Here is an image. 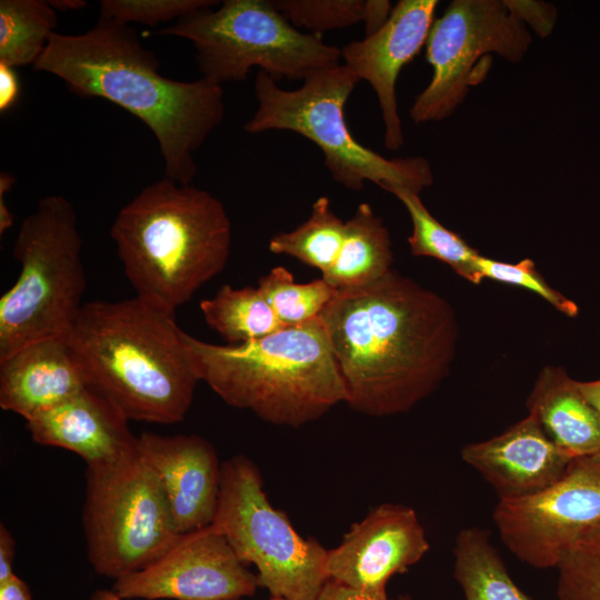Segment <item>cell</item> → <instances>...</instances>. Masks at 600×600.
Instances as JSON below:
<instances>
[{
    "label": "cell",
    "mask_w": 600,
    "mask_h": 600,
    "mask_svg": "<svg viewBox=\"0 0 600 600\" xmlns=\"http://www.w3.org/2000/svg\"><path fill=\"white\" fill-rule=\"evenodd\" d=\"M347 391L346 403L370 417L408 412L449 374L458 324L450 303L390 270L337 290L320 313Z\"/></svg>",
    "instance_id": "cell-1"
},
{
    "label": "cell",
    "mask_w": 600,
    "mask_h": 600,
    "mask_svg": "<svg viewBox=\"0 0 600 600\" xmlns=\"http://www.w3.org/2000/svg\"><path fill=\"white\" fill-rule=\"evenodd\" d=\"M159 60L129 24L100 17L83 33H52L33 69L61 79L76 94L102 98L141 120L158 141L166 178L189 186L193 154L224 114L221 84L186 82L159 72Z\"/></svg>",
    "instance_id": "cell-2"
},
{
    "label": "cell",
    "mask_w": 600,
    "mask_h": 600,
    "mask_svg": "<svg viewBox=\"0 0 600 600\" xmlns=\"http://www.w3.org/2000/svg\"><path fill=\"white\" fill-rule=\"evenodd\" d=\"M176 312L134 296L82 304L66 334L88 386L128 420L180 422L200 381Z\"/></svg>",
    "instance_id": "cell-3"
},
{
    "label": "cell",
    "mask_w": 600,
    "mask_h": 600,
    "mask_svg": "<svg viewBox=\"0 0 600 600\" xmlns=\"http://www.w3.org/2000/svg\"><path fill=\"white\" fill-rule=\"evenodd\" d=\"M110 236L136 296L171 312L230 257L231 223L222 202L166 177L119 210Z\"/></svg>",
    "instance_id": "cell-4"
},
{
    "label": "cell",
    "mask_w": 600,
    "mask_h": 600,
    "mask_svg": "<svg viewBox=\"0 0 600 600\" xmlns=\"http://www.w3.org/2000/svg\"><path fill=\"white\" fill-rule=\"evenodd\" d=\"M184 339L199 380L227 404L268 423L299 428L346 403L320 317L240 344H213L187 332Z\"/></svg>",
    "instance_id": "cell-5"
},
{
    "label": "cell",
    "mask_w": 600,
    "mask_h": 600,
    "mask_svg": "<svg viewBox=\"0 0 600 600\" xmlns=\"http://www.w3.org/2000/svg\"><path fill=\"white\" fill-rule=\"evenodd\" d=\"M359 80L343 64L319 70L300 88H280L258 71L253 117L244 124L249 133L288 130L319 147L332 179L352 191L371 181L392 194L408 190L419 194L433 182L429 162L422 157L387 159L358 142L351 134L344 106Z\"/></svg>",
    "instance_id": "cell-6"
},
{
    "label": "cell",
    "mask_w": 600,
    "mask_h": 600,
    "mask_svg": "<svg viewBox=\"0 0 600 600\" xmlns=\"http://www.w3.org/2000/svg\"><path fill=\"white\" fill-rule=\"evenodd\" d=\"M81 246L76 210L62 196L40 199L23 219L12 250L20 272L0 298V360L69 332L86 291Z\"/></svg>",
    "instance_id": "cell-7"
},
{
    "label": "cell",
    "mask_w": 600,
    "mask_h": 600,
    "mask_svg": "<svg viewBox=\"0 0 600 600\" xmlns=\"http://www.w3.org/2000/svg\"><path fill=\"white\" fill-rule=\"evenodd\" d=\"M157 33L192 42L202 78L218 84L244 80L252 68L277 82L304 80L341 59L340 48L324 43L322 34L299 31L270 0H226Z\"/></svg>",
    "instance_id": "cell-8"
},
{
    "label": "cell",
    "mask_w": 600,
    "mask_h": 600,
    "mask_svg": "<svg viewBox=\"0 0 600 600\" xmlns=\"http://www.w3.org/2000/svg\"><path fill=\"white\" fill-rule=\"evenodd\" d=\"M84 477L82 530L96 573L117 580L139 571L182 534L158 477L138 452L87 466Z\"/></svg>",
    "instance_id": "cell-9"
},
{
    "label": "cell",
    "mask_w": 600,
    "mask_h": 600,
    "mask_svg": "<svg viewBox=\"0 0 600 600\" xmlns=\"http://www.w3.org/2000/svg\"><path fill=\"white\" fill-rule=\"evenodd\" d=\"M238 558L257 568L260 588L284 600H316L329 579L328 550L303 538L263 489L258 466L236 454L221 466V483L212 523Z\"/></svg>",
    "instance_id": "cell-10"
},
{
    "label": "cell",
    "mask_w": 600,
    "mask_h": 600,
    "mask_svg": "<svg viewBox=\"0 0 600 600\" xmlns=\"http://www.w3.org/2000/svg\"><path fill=\"white\" fill-rule=\"evenodd\" d=\"M531 43L513 0H454L436 19L426 41L432 78L417 96L410 116L416 123L440 121L478 82L476 63L490 52L517 62Z\"/></svg>",
    "instance_id": "cell-11"
},
{
    "label": "cell",
    "mask_w": 600,
    "mask_h": 600,
    "mask_svg": "<svg viewBox=\"0 0 600 600\" xmlns=\"http://www.w3.org/2000/svg\"><path fill=\"white\" fill-rule=\"evenodd\" d=\"M492 518L521 562L556 569L564 552L600 523V453L572 459L561 478L538 493L499 500Z\"/></svg>",
    "instance_id": "cell-12"
},
{
    "label": "cell",
    "mask_w": 600,
    "mask_h": 600,
    "mask_svg": "<svg viewBox=\"0 0 600 600\" xmlns=\"http://www.w3.org/2000/svg\"><path fill=\"white\" fill-rule=\"evenodd\" d=\"M251 572L213 526L182 533L146 568L114 580L121 599L240 600L259 589Z\"/></svg>",
    "instance_id": "cell-13"
},
{
    "label": "cell",
    "mask_w": 600,
    "mask_h": 600,
    "mask_svg": "<svg viewBox=\"0 0 600 600\" xmlns=\"http://www.w3.org/2000/svg\"><path fill=\"white\" fill-rule=\"evenodd\" d=\"M417 512L401 503H381L351 524L341 542L328 550L329 579L359 591L387 594L389 580L419 562L429 551Z\"/></svg>",
    "instance_id": "cell-14"
},
{
    "label": "cell",
    "mask_w": 600,
    "mask_h": 600,
    "mask_svg": "<svg viewBox=\"0 0 600 600\" xmlns=\"http://www.w3.org/2000/svg\"><path fill=\"white\" fill-rule=\"evenodd\" d=\"M437 6V0H400L376 32L341 48L343 66L359 81L369 82L377 94L384 123V146L389 150L403 144L397 79L426 44Z\"/></svg>",
    "instance_id": "cell-15"
},
{
    "label": "cell",
    "mask_w": 600,
    "mask_h": 600,
    "mask_svg": "<svg viewBox=\"0 0 600 600\" xmlns=\"http://www.w3.org/2000/svg\"><path fill=\"white\" fill-rule=\"evenodd\" d=\"M137 450L158 477L180 533L210 526L221 483L216 448L196 434L162 436L143 431Z\"/></svg>",
    "instance_id": "cell-16"
},
{
    "label": "cell",
    "mask_w": 600,
    "mask_h": 600,
    "mask_svg": "<svg viewBox=\"0 0 600 600\" xmlns=\"http://www.w3.org/2000/svg\"><path fill=\"white\" fill-rule=\"evenodd\" d=\"M460 454L492 487L499 500L542 491L561 478L572 460L531 413L498 436L466 444Z\"/></svg>",
    "instance_id": "cell-17"
},
{
    "label": "cell",
    "mask_w": 600,
    "mask_h": 600,
    "mask_svg": "<svg viewBox=\"0 0 600 600\" xmlns=\"http://www.w3.org/2000/svg\"><path fill=\"white\" fill-rule=\"evenodd\" d=\"M128 418L87 386L57 407L27 421L32 440L69 450L87 466L118 461L138 452Z\"/></svg>",
    "instance_id": "cell-18"
},
{
    "label": "cell",
    "mask_w": 600,
    "mask_h": 600,
    "mask_svg": "<svg viewBox=\"0 0 600 600\" xmlns=\"http://www.w3.org/2000/svg\"><path fill=\"white\" fill-rule=\"evenodd\" d=\"M87 386L83 367L66 337L32 342L0 360V407L26 421Z\"/></svg>",
    "instance_id": "cell-19"
},
{
    "label": "cell",
    "mask_w": 600,
    "mask_h": 600,
    "mask_svg": "<svg viewBox=\"0 0 600 600\" xmlns=\"http://www.w3.org/2000/svg\"><path fill=\"white\" fill-rule=\"evenodd\" d=\"M547 436L570 459L600 453V414L559 367H544L527 400Z\"/></svg>",
    "instance_id": "cell-20"
},
{
    "label": "cell",
    "mask_w": 600,
    "mask_h": 600,
    "mask_svg": "<svg viewBox=\"0 0 600 600\" xmlns=\"http://www.w3.org/2000/svg\"><path fill=\"white\" fill-rule=\"evenodd\" d=\"M393 253L387 227L371 206L362 202L346 221L340 253L322 279L336 290L367 286L391 270Z\"/></svg>",
    "instance_id": "cell-21"
},
{
    "label": "cell",
    "mask_w": 600,
    "mask_h": 600,
    "mask_svg": "<svg viewBox=\"0 0 600 600\" xmlns=\"http://www.w3.org/2000/svg\"><path fill=\"white\" fill-rule=\"evenodd\" d=\"M453 558V577L466 600H530L510 577L488 530L459 531Z\"/></svg>",
    "instance_id": "cell-22"
},
{
    "label": "cell",
    "mask_w": 600,
    "mask_h": 600,
    "mask_svg": "<svg viewBox=\"0 0 600 600\" xmlns=\"http://www.w3.org/2000/svg\"><path fill=\"white\" fill-rule=\"evenodd\" d=\"M207 324L227 344H240L263 338L284 328L258 288L223 284L212 298L200 302Z\"/></svg>",
    "instance_id": "cell-23"
},
{
    "label": "cell",
    "mask_w": 600,
    "mask_h": 600,
    "mask_svg": "<svg viewBox=\"0 0 600 600\" xmlns=\"http://www.w3.org/2000/svg\"><path fill=\"white\" fill-rule=\"evenodd\" d=\"M57 24V11L49 1L1 0L0 62L13 68L33 67Z\"/></svg>",
    "instance_id": "cell-24"
},
{
    "label": "cell",
    "mask_w": 600,
    "mask_h": 600,
    "mask_svg": "<svg viewBox=\"0 0 600 600\" xmlns=\"http://www.w3.org/2000/svg\"><path fill=\"white\" fill-rule=\"evenodd\" d=\"M346 236V221L337 216L328 197L318 198L310 217L289 232L271 237L269 250L293 257L303 264L328 272L336 262Z\"/></svg>",
    "instance_id": "cell-25"
},
{
    "label": "cell",
    "mask_w": 600,
    "mask_h": 600,
    "mask_svg": "<svg viewBox=\"0 0 600 600\" xmlns=\"http://www.w3.org/2000/svg\"><path fill=\"white\" fill-rule=\"evenodd\" d=\"M394 196L403 203L412 222V233L408 239L411 253L440 260L468 281L480 283L476 270V260L480 256L478 251L442 226L429 212L419 194L398 190Z\"/></svg>",
    "instance_id": "cell-26"
},
{
    "label": "cell",
    "mask_w": 600,
    "mask_h": 600,
    "mask_svg": "<svg viewBox=\"0 0 600 600\" xmlns=\"http://www.w3.org/2000/svg\"><path fill=\"white\" fill-rule=\"evenodd\" d=\"M257 288L283 327L317 319L337 292L322 278L297 283L284 267H276L262 276Z\"/></svg>",
    "instance_id": "cell-27"
},
{
    "label": "cell",
    "mask_w": 600,
    "mask_h": 600,
    "mask_svg": "<svg viewBox=\"0 0 600 600\" xmlns=\"http://www.w3.org/2000/svg\"><path fill=\"white\" fill-rule=\"evenodd\" d=\"M556 569L557 600H600V523L564 552Z\"/></svg>",
    "instance_id": "cell-28"
},
{
    "label": "cell",
    "mask_w": 600,
    "mask_h": 600,
    "mask_svg": "<svg viewBox=\"0 0 600 600\" xmlns=\"http://www.w3.org/2000/svg\"><path fill=\"white\" fill-rule=\"evenodd\" d=\"M293 27L311 33L342 29L366 22L369 0H270Z\"/></svg>",
    "instance_id": "cell-29"
},
{
    "label": "cell",
    "mask_w": 600,
    "mask_h": 600,
    "mask_svg": "<svg viewBox=\"0 0 600 600\" xmlns=\"http://www.w3.org/2000/svg\"><path fill=\"white\" fill-rule=\"evenodd\" d=\"M218 3L212 0H102L100 17L122 24L137 22L153 27Z\"/></svg>",
    "instance_id": "cell-30"
},
{
    "label": "cell",
    "mask_w": 600,
    "mask_h": 600,
    "mask_svg": "<svg viewBox=\"0 0 600 600\" xmlns=\"http://www.w3.org/2000/svg\"><path fill=\"white\" fill-rule=\"evenodd\" d=\"M476 270L480 281L487 278L526 288L568 317H576L579 312L578 306L573 301L546 282L530 259H523L518 263H508L480 254L476 260Z\"/></svg>",
    "instance_id": "cell-31"
},
{
    "label": "cell",
    "mask_w": 600,
    "mask_h": 600,
    "mask_svg": "<svg viewBox=\"0 0 600 600\" xmlns=\"http://www.w3.org/2000/svg\"><path fill=\"white\" fill-rule=\"evenodd\" d=\"M316 600H393L388 594L376 596L359 591L337 580L328 579Z\"/></svg>",
    "instance_id": "cell-32"
},
{
    "label": "cell",
    "mask_w": 600,
    "mask_h": 600,
    "mask_svg": "<svg viewBox=\"0 0 600 600\" xmlns=\"http://www.w3.org/2000/svg\"><path fill=\"white\" fill-rule=\"evenodd\" d=\"M20 94V82L16 68L0 62V112L11 109Z\"/></svg>",
    "instance_id": "cell-33"
},
{
    "label": "cell",
    "mask_w": 600,
    "mask_h": 600,
    "mask_svg": "<svg viewBox=\"0 0 600 600\" xmlns=\"http://www.w3.org/2000/svg\"><path fill=\"white\" fill-rule=\"evenodd\" d=\"M16 554V541L9 529L0 524V584L10 580L16 573L13 562Z\"/></svg>",
    "instance_id": "cell-34"
},
{
    "label": "cell",
    "mask_w": 600,
    "mask_h": 600,
    "mask_svg": "<svg viewBox=\"0 0 600 600\" xmlns=\"http://www.w3.org/2000/svg\"><path fill=\"white\" fill-rule=\"evenodd\" d=\"M16 182L13 174L7 171L0 173V234L9 230L13 223V216L6 203V194Z\"/></svg>",
    "instance_id": "cell-35"
},
{
    "label": "cell",
    "mask_w": 600,
    "mask_h": 600,
    "mask_svg": "<svg viewBox=\"0 0 600 600\" xmlns=\"http://www.w3.org/2000/svg\"><path fill=\"white\" fill-rule=\"evenodd\" d=\"M0 600H32L28 584L14 574L10 580L0 584Z\"/></svg>",
    "instance_id": "cell-36"
},
{
    "label": "cell",
    "mask_w": 600,
    "mask_h": 600,
    "mask_svg": "<svg viewBox=\"0 0 600 600\" xmlns=\"http://www.w3.org/2000/svg\"><path fill=\"white\" fill-rule=\"evenodd\" d=\"M577 387L583 398L600 414V379L594 381H577Z\"/></svg>",
    "instance_id": "cell-37"
},
{
    "label": "cell",
    "mask_w": 600,
    "mask_h": 600,
    "mask_svg": "<svg viewBox=\"0 0 600 600\" xmlns=\"http://www.w3.org/2000/svg\"><path fill=\"white\" fill-rule=\"evenodd\" d=\"M50 6L57 11L77 10L86 7L87 2L83 0H50Z\"/></svg>",
    "instance_id": "cell-38"
},
{
    "label": "cell",
    "mask_w": 600,
    "mask_h": 600,
    "mask_svg": "<svg viewBox=\"0 0 600 600\" xmlns=\"http://www.w3.org/2000/svg\"><path fill=\"white\" fill-rule=\"evenodd\" d=\"M90 600H123L112 590H97L90 597Z\"/></svg>",
    "instance_id": "cell-39"
},
{
    "label": "cell",
    "mask_w": 600,
    "mask_h": 600,
    "mask_svg": "<svg viewBox=\"0 0 600 600\" xmlns=\"http://www.w3.org/2000/svg\"><path fill=\"white\" fill-rule=\"evenodd\" d=\"M393 600H416V599L411 597L410 594H400Z\"/></svg>",
    "instance_id": "cell-40"
},
{
    "label": "cell",
    "mask_w": 600,
    "mask_h": 600,
    "mask_svg": "<svg viewBox=\"0 0 600 600\" xmlns=\"http://www.w3.org/2000/svg\"><path fill=\"white\" fill-rule=\"evenodd\" d=\"M269 600H284V599H282V598H277V597H270Z\"/></svg>",
    "instance_id": "cell-41"
}]
</instances>
